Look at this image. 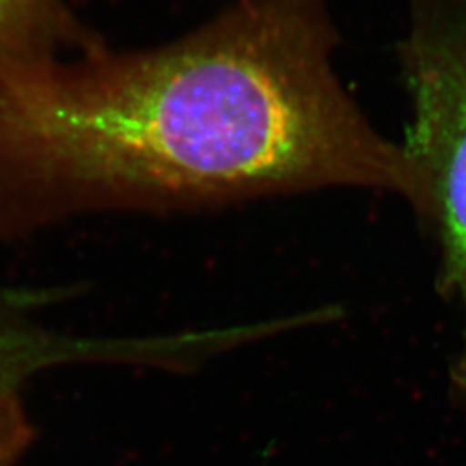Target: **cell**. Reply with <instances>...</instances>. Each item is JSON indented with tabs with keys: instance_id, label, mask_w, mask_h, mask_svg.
<instances>
[{
	"instance_id": "277c9868",
	"label": "cell",
	"mask_w": 466,
	"mask_h": 466,
	"mask_svg": "<svg viewBox=\"0 0 466 466\" xmlns=\"http://www.w3.org/2000/svg\"><path fill=\"white\" fill-rule=\"evenodd\" d=\"M23 392L0 400V466H16L34 441Z\"/></svg>"
},
{
	"instance_id": "3957f363",
	"label": "cell",
	"mask_w": 466,
	"mask_h": 466,
	"mask_svg": "<svg viewBox=\"0 0 466 466\" xmlns=\"http://www.w3.org/2000/svg\"><path fill=\"white\" fill-rule=\"evenodd\" d=\"M102 46L61 0H0V65L78 54Z\"/></svg>"
},
{
	"instance_id": "6da1fadb",
	"label": "cell",
	"mask_w": 466,
	"mask_h": 466,
	"mask_svg": "<svg viewBox=\"0 0 466 466\" xmlns=\"http://www.w3.org/2000/svg\"><path fill=\"white\" fill-rule=\"evenodd\" d=\"M400 69L411 111L402 149L425 184L441 283L463 315L450 379L466 404V0H415Z\"/></svg>"
},
{
	"instance_id": "7a4b0ae2",
	"label": "cell",
	"mask_w": 466,
	"mask_h": 466,
	"mask_svg": "<svg viewBox=\"0 0 466 466\" xmlns=\"http://www.w3.org/2000/svg\"><path fill=\"white\" fill-rule=\"evenodd\" d=\"M46 290L0 282V400L23 392L30 380L63 368H163L167 335H80L46 323Z\"/></svg>"
}]
</instances>
